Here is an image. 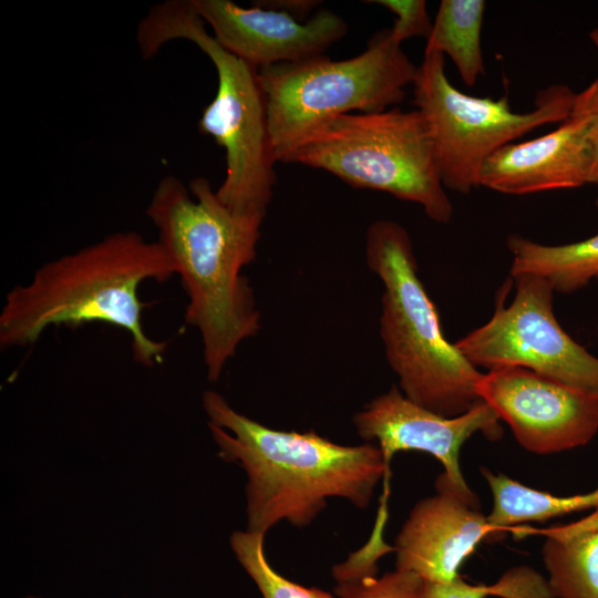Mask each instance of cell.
I'll list each match as a JSON object with an SVG mask.
<instances>
[{
  "label": "cell",
  "instance_id": "obj_11",
  "mask_svg": "<svg viewBox=\"0 0 598 598\" xmlns=\"http://www.w3.org/2000/svg\"><path fill=\"white\" fill-rule=\"evenodd\" d=\"M352 421L362 440L378 442L388 467L399 452L427 453L443 466L435 488L480 507L476 494L462 473L460 453L463 444L476 433L493 442L502 437L501 419L487 403L482 401L461 415L447 417L414 403L393 385L365 404Z\"/></svg>",
  "mask_w": 598,
  "mask_h": 598
},
{
  "label": "cell",
  "instance_id": "obj_5",
  "mask_svg": "<svg viewBox=\"0 0 598 598\" xmlns=\"http://www.w3.org/2000/svg\"><path fill=\"white\" fill-rule=\"evenodd\" d=\"M365 258L383 283L380 336L402 393L447 417L481 403L476 386L483 372L445 338L436 306L419 277L406 229L391 219L372 223Z\"/></svg>",
  "mask_w": 598,
  "mask_h": 598
},
{
  "label": "cell",
  "instance_id": "obj_3",
  "mask_svg": "<svg viewBox=\"0 0 598 598\" xmlns=\"http://www.w3.org/2000/svg\"><path fill=\"white\" fill-rule=\"evenodd\" d=\"M175 275L158 241L136 231H117L74 252L41 265L32 278L11 288L0 311V347L33 346L50 327L105 323L131 337L134 360L161 363L166 341L150 338L138 290L145 281L165 282Z\"/></svg>",
  "mask_w": 598,
  "mask_h": 598
},
{
  "label": "cell",
  "instance_id": "obj_17",
  "mask_svg": "<svg viewBox=\"0 0 598 598\" xmlns=\"http://www.w3.org/2000/svg\"><path fill=\"white\" fill-rule=\"evenodd\" d=\"M481 473L493 496L487 519L499 533L519 523L545 522L587 509H594L598 516V488L582 495L558 496L532 488L485 467L481 468Z\"/></svg>",
  "mask_w": 598,
  "mask_h": 598
},
{
  "label": "cell",
  "instance_id": "obj_21",
  "mask_svg": "<svg viewBox=\"0 0 598 598\" xmlns=\"http://www.w3.org/2000/svg\"><path fill=\"white\" fill-rule=\"evenodd\" d=\"M378 3L394 16L395 20L391 29V37L399 43L412 37H430L433 22H431L426 2L424 0H378Z\"/></svg>",
  "mask_w": 598,
  "mask_h": 598
},
{
  "label": "cell",
  "instance_id": "obj_20",
  "mask_svg": "<svg viewBox=\"0 0 598 598\" xmlns=\"http://www.w3.org/2000/svg\"><path fill=\"white\" fill-rule=\"evenodd\" d=\"M425 581L417 575L395 569L337 582L340 598H424Z\"/></svg>",
  "mask_w": 598,
  "mask_h": 598
},
{
  "label": "cell",
  "instance_id": "obj_9",
  "mask_svg": "<svg viewBox=\"0 0 598 598\" xmlns=\"http://www.w3.org/2000/svg\"><path fill=\"white\" fill-rule=\"evenodd\" d=\"M515 296L455 343L476 368L520 367L598 392V358L577 343L553 310L554 289L542 277H513Z\"/></svg>",
  "mask_w": 598,
  "mask_h": 598
},
{
  "label": "cell",
  "instance_id": "obj_6",
  "mask_svg": "<svg viewBox=\"0 0 598 598\" xmlns=\"http://www.w3.org/2000/svg\"><path fill=\"white\" fill-rule=\"evenodd\" d=\"M282 163L323 169L352 187L415 203L440 224L453 216L433 136L419 110L394 106L339 115L310 133Z\"/></svg>",
  "mask_w": 598,
  "mask_h": 598
},
{
  "label": "cell",
  "instance_id": "obj_10",
  "mask_svg": "<svg viewBox=\"0 0 598 598\" xmlns=\"http://www.w3.org/2000/svg\"><path fill=\"white\" fill-rule=\"evenodd\" d=\"M476 392L530 453L580 447L598 432V392L525 368L488 370L480 378Z\"/></svg>",
  "mask_w": 598,
  "mask_h": 598
},
{
  "label": "cell",
  "instance_id": "obj_13",
  "mask_svg": "<svg viewBox=\"0 0 598 598\" xmlns=\"http://www.w3.org/2000/svg\"><path fill=\"white\" fill-rule=\"evenodd\" d=\"M595 158V123L571 111L554 131L496 151L481 171L480 186L506 195L577 188L591 184Z\"/></svg>",
  "mask_w": 598,
  "mask_h": 598
},
{
  "label": "cell",
  "instance_id": "obj_23",
  "mask_svg": "<svg viewBox=\"0 0 598 598\" xmlns=\"http://www.w3.org/2000/svg\"><path fill=\"white\" fill-rule=\"evenodd\" d=\"M589 115L596 128V158L591 184L598 186V75L582 91L576 93L573 110Z\"/></svg>",
  "mask_w": 598,
  "mask_h": 598
},
{
  "label": "cell",
  "instance_id": "obj_24",
  "mask_svg": "<svg viewBox=\"0 0 598 598\" xmlns=\"http://www.w3.org/2000/svg\"><path fill=\"white\" fill-rule=\"evenodd\" d=\"M321 1L315 0H269L256 2L257 4L286 12L299 21H307L309 13L316 9Z\"/></svg>",
  "mask_w": 598,
  "mask_h": 598
},
{
  "label": "cell",
  "instance_id": "obj_15",
  "mask_svg": "<svg viewBox=\"0 0 598 598\" xmlns=\"http://www.w3.org/2000/svg\"><path fill=\"white\" fill-rule=\"evenodd\" d=\"M507 247L512 254V277H542L554 291L570 293L598 278V234L563 245H544L511 235Z\"/></svg>",
  "mask_w": 598,
  "mask_h": 598
},
{
  "label": "cell",
  "instance_id": "obj_19",
  "mask_svg": "<svg viewBox=\"0 0 598 598\" xmlns=\"http://www.w3.org/2000/svg\"><path fill=\"white\" fill-rule=\"evenodd\" d=\"M229 542L237 560L262 598H337L328 591L302 586L277 573L267 559L264 534L235 530Z\"/></svg>",
  "mask_w": 598,
  "mask_h": 598
},
{
  "label": "cell",
  "instance_id": "obj_26",
  "mask_svg": "<svg viewBox=\"0 0 598 598\" xmlns=\"http://www.w3.org/2000/svg\"><path fill=\"white\" fill-rule=\"evenodd\" d=\"M25 598H44V597L35 596V595H29V596H27Z\"/></svg>",
  "mask_w": 598,
  "mask_h": 598
},
{
  "label": "cell",
  "instance_id": "obj_8",
  "mask_svg": "<svg viewBox=\"0 0 598 598\" xmlns=\"http://www.w3.org/2000/svg\"><path fill=\"white\" fill-rule=\"evenodd\" d=\"M412 85L416 110L433 136L442 183L461 194L480 187L481 171L496 151L537 127L567 120L576 95L569 86L554 84L537 93L532 111L515 112L507 95L494 100L457 90L440 52H424Z\"/></svg>",
  "mask_w": 598,
  "mask_h": 598
},
{
  "label": "cell",
  "instance_id": "obj_27",
  "mask_svg": "<svg viewBox=\"0 0 598 598\" xmlns=\"http://www.w3.org/2000/svg\"><path fill=\"white\" fill-rule=\"evenodd\" d=\"M596 205L598 206V196H597V198H596Z\"/></svg>",
  "mask_w": 598,
  "mask_h": 598
},
{
  "label": "cell",
  "instance_id": "obj_7",
  "mask_svg": "<svg viewBox=\"0 0 598 598\" xmlns=\"http://www.w3.org/2000/svg\"><path fill=\"white\" fill-rule=\"evenodd\" d=\"M416 70L389 30L350 59L336 61L323 54L259 69L277 162L333 117L394 107L405 97Z\"/></svg>",
  "mask_w": 598,
  "mask_h": 598
},
{
  "label": "cell",
  "instance_id": "obj_16",
  "mask_svg": "<svg viewBox=\"0 0 598 598\" xmlns=\"http://www.w3.org/2000/svg\"><path fill=\"white\" fill-rule=\"evenodd\" d=\"M548 582L556 598H598V528L575 523L539 529Z\"/></svg>",
  "mask_w": 598,
  "mask_h": 598
},
{
  "label": "cell",
  "instance_id": "obj_14",
  "mask_svg": "<svg viewBox=\"0 0 598 598\" xmlns=\"http://www.w3.org/2000/svg\"><path fill=\"white\" fill-rule=\"evenodd\" d=\"M497 534L480 507L436 489L413 506L396 535L395 569L413 573L425 582H450L460 576V567L477 545Z\"/></svg>",
  "mask_w": 598,
  "mask_h": 598
},
{
  "label": "cell",
  "instance_id": "obj_22",
  "mask_svg": "<svg viewBox=\"0 0 598 598\" xmlns=\"http://www.w3.org/2000/svg\"><path fill=\"white\" fill-rule=\"evenodd\" d=\"M497 594L495 584L471 585L458 576L450 582H425L424 598H488Z\"/></svg>",
  "mask_w": 598,
  "mask_h": 598
},
{
  "label": "cell",
  "instance_id": "obj_12",
  "mask_svg": "<svg viewBox=\"0 0 598 598\" xmlns=\"http://www.w3.org/2000/svg\"><path fill=\"white\" fill-rule=\"evenodd\" d=\"M216 41L256 69L309 60L341 40L346 21L320 10L307 21L255 4L245 8L230 0H193Z\"/></svg>",
  "mask_w": 598,
  "mask_h": 598
},
{
  "label": "cell",
  "instance_id": "obj_4",
  "mask_svg": "<svg viewBox=\"0 0 598 598\" xmlns=\"http://www.w3.org/2000/svg\"><path fill=\"white\" fill-rule=\"evenodd\" d=\"M136 39L145 59L178 39L193 42L210 59L217 91L203 110L198 128L225 150L226 174L216 195L233 213L264 220L272 199L277 159L258 69L207 32L193 0H168L152 7L137 25Z\"/></svg>",
  "mask_w": 598,
  "mask_h": 598
},
{
  "label": "cell",
  "instance_id": "obj_18",
  "mask_svg": "<svg viewBox=\"0 0 598 598\" xmlns=\"http://www.w3.org/2000/svg\"><path fill=\"white\" fill-rule=\"evenodd\" d=\"M483 0H442L424 52H440L454 62L462 81L474 86L485 74L481 33Z\"/></svg>",
  "mask_w": 598,
  "mask_h": 598
},
{
  "label": "cell",
  "instance_id": "obj_1",
  "mask_svg": "<svg viewBox=\"0 0 598 598\" xmlns=\"http://www.w3.org/2000/svg\"><path fill=\"white\" fill-rule=\"evenodd\" d=\"M146 215L181 279L185 321L199 332L207 379L216 382L260 329L254 289L241 271L256 259L264 220L229 210L207 178L187 188L173 175L159 181Z\"/></svg>",
  "mask_w": 598,
  "mask_h": 598
},
{
  "label": "cell",
  "instance_id": "obj_2",
  "mask_svg": "<svg viewBox=\"0 0 598 598\" xmlns=\"http://www.w3.org/2000/svg\"><path fill=\"white\" fill-rule=\"evenodd\" d=\"M220 460L246 473L247 530L266 533L281 522L312 523L338 497L358 508L370 505L389 467L373 443L342 445L315 431L268 427L236 411L218 392L202 396Z\"/></svg>",
  "mask_w": 598,
  "mask_h": 598
},
{
  "label": "cell",
  "instance_id": "obj_25",
  "mask_svg": "<svg viewBox=\"0 0 598 598\" xmlns=\"http://www.w3.org/2000/svg\"><path fill=\"white\" fill-rule=\"evenodd\" d=\"M591 42L596 45L598 49V29H594L589 33Z\"/></svg>",
  "mask_w": 598,
  "mask_h": 598
}]
</instances>
